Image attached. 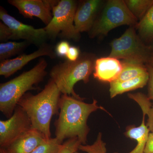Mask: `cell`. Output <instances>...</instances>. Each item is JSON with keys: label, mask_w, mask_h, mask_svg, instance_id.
Returning <instances> with one entry per match:
<instances>
[{"label": "cell", "mask_w": 153, "mask_h": 153, "mask_svg": "<svg viewBox=\"0 0 153 153\" xmlns=\"http://www.w3.org/2000/svg\"><path fill=\"white\" fill-rule=\"evenodd\" d=\"M47 65L46 60L41 58L32 69L10 81L1 83L0 111L5 116L11 117L22 97L28 91L37 89V85L47 75Z\"/></svg>", "instance_id": "3"}, {"label": "cell", "mask_w": 153, "mask_h": 153, "mask_svg": "<svg viewBox=\"0 0 153 153\" xmlns=\"http://www.w3.org/2000/svg\"><path fill=\"white\" fill-rule=\"evenodd\" d=\"M149 72L146 74L134 79L123 81H116L110 83L109 92L111 98L119 94L131 91L138 88H142L149 82Z\"/></svg>", "instance_id": "15"}, {"label": "cell", "mask_w": 153, "mask_h": 153, "mask_svg": "<svg viewBox=\"0 0 153 153\" xmlns=\"http://www.w3.org/2000/svg\"><path fill=\"white\" fill-rule=\"evenodd\" d=\"M138 22L124 1L109 0L100 16L97 18L88 34L91 38L106 36L113 29L123 25L136 27Z\"/></svg>", "instance_id": "6"}, {"label": "cell", "mask_w": 153, "mask_h": 153, "mask_svg": "<svg viewBox=\"0 0 153 153\" xmlns=\"http://www.w3.org/2000/svg\"><path fill=\"white\" fill-rule=\"evenodd\" d=\"M0 19L10 30L12 40L22 39L39 47L46 44L48 39L44 28L36 29L31 25L23 24L9 15L2 7L0 8Z\"/></svg>", "instance_id": "9"}, {"label": "cell", "mask_w": 153, "mask_h": 153, "mask_svg": "<svg viewBox=\"0 0 153 153\" xmlns=\"http://www.w3.org/2000/svg\"><path fill=\"white\" fill-rule=\"evenodd\" d=\"M143 41H153V5L135 27Z\"/></svg>", "instance_id": "18"}, {"label": "cell", "mask_w": 153, "mask_h": 153, "mask_svg": "<svg viewBox=\"0 0 153 153\" xmlns=\"http://www.w3.org/2000/svg\"><path fill=\"white\" fill-rule=\"evenodd\" d=\"M12 34L10 28L3 22H0V41L5 42L12 40Z\"/></svg>", "instance_id": "26"}, {"label": "cell", "mask_w": 153, "mask_h": 153, "mask_svg": "<svg viewBox=\"0 0 153 153\" xmlns=\"http://www.w3.org/2000/svg\"><path fill=\"white\" fill-rule=\"evenodd\" d=\"M148 72L149 73V87H148V97L151 100L153 101V67L147 64Z\"/></svg>", "instance_id": "27"}, {"label": "cell", "mask_w": 153, "mask_h": 153, "mask_svg": "<svg viewBox=\"0 0 153 153\" xmlns=\"http://www.w3.org/2000/svg\"><path fill=\"white\" fill-rule=\"evenodd\" d=\"M32 128L30 118L21 106L17 105L11 117L0 120V146L7 149L15 140Z\"/></svg>", "instance_id": "8"}, {"label": "cell", "mask_w": 153, "mask_h": 153, "mask_svg": "<svg viewBox=\"0 0 153 153\" xmlns=\"http://www.w3.org/2000/svg\"><path fill=\"white\" fill-rule=\"evenodd\" d=\"M72 96L62 94L60 102V112L55 120V138L63 144L65 140L77 137L82 145H86L90 128L87 120L92 113L98 109L105 111L93 99L91 103L84 102Z\"/></svg>", "instance_id": "1"}, {"label": "cell", "mask_w": 153, "mask_h": 153, "mask_svg": "<svg viewBox=\"0 0 153 153\" xmlns=\"http://www.w3.org/2000/svg\"><path fill=\"white\" fill-rule=\"evenodd\" d=\"M94 56L90 54H82L75 61L66 60L57 63L50 72L51 79L54 81L62 94L82 99L74 91L76 82H89L91 74L94 70Z\"/></svg>", "instance_id": "4"}, {"label": "cell", "mask_w": 153, "mask_h": 153, "mask_svg": "<svg viewBox=\"0 0 153 153\" xmlns=\"http://www.w3.org/2000/svg\"><path fill=\"white\" fill-rule=\"evenodd\" d=\"M135 27H130L120 38L111 43L109 57L124 61L148 64L153 54V47L147 46L137 35Z\"/></svg>", "instance_id": "5"}, {"label": "cell", "mask_w": 153, "mask_h": 153, "mask_svg": "<svg viewBox=\"0 0 153 153\" xmlns=\"http://www.w3.org/2000/svg\"><path fill=\"white\" fill-rule=\"evenodd\" d=\"M148 64L150 65V66H152L153 67V54L151 57L150 60Z\"/></svg>", "instance_id": "31"}, {"label": "cell", "mask_w": 153, "mask_h": 153, "mask_svg": "<svg viewBox=\"0 0 153 153\" xmlns=\"http://www.w3.org/2000/svg\"><path fill=\"white\" fill-rule=\"evenodd\" d=\"M122 68V63L119 59L109 56L100 57L95 60L94 76L99 81L110 83L117 80Z\"/></svg>", "instance_id": "13"}, {"label": "cell", "mask_w": 153, "mask_h": 153, "mask_svg": "<svg viewBox=\"0 0 153 153\" xmlns=\"http://www.w3.org/2000/svg\"><path fill=\"white\" fill-rule=\"evenodd\" d=\"M62 145L56 138H51L39 145L31 153H57Z\"/></svg>", "instance_id": "23"}, {"label": "cell", "mask_w": 153, "mask_h": 153, "mask_svg": "<svg viewBox=\"0 0 153 153\" xmlns=\"http://www.w3.org/2000/svg\"><path fill=\"white\" fill-rule=\"evenodd\" d=\"M79 150L84 153L76 152L75 153H106V144L102 140V134L99 133L94 142L91 145H81Z\"/></svg>", "instance_id": "22"}, {"label": "cell", "mask_w": 153, "mask_h": 153, "mask_svg": "<svg viewBox=\"0 0 153 153\" xmlns=\"http://www.w3.org/2000/svg\"><path fill=\"white\" fill-rule=\"evenodd\" d=\"M47 140L41 132L31 128L6 149L10 153H31Z\"/></svg>", "instance_id": "14"}, {"label": "cell", "mask_w": 153, "mask_h": 153, "mask_svg": "<svg viewBox=\"0 0 153 153\" xmlns=\"http://www.w3.org/2000/svg\"><path fill=\"white\" fill-rule=\"evenodd\" d=\"M59 1L52 0H9L8 2L16 8L25 18L37 17L47 26L52 19V8Z\"/></svg>", "instance_id": "10"}, {"label": "cell", "mask_w": 153, "mask_h": 153, "mask_svg": "<svg viewBox=\"0 0 153 153\" xmlns=\"http://www.w3.org/2000/svg\"><path fill=\"white\" fill-rule=\"evenodd\" d=\"M62 93L50 78L44 89L36 95L27 92L20 100L18 105L27 113L32 128L37 130L46 139L51 138L50 124L52 118L59 114Z\"/></svg>", "instance_id": "2"}, {"label": "cell", "mask_w": 153, "mask_h": 153, "mask_svg": "<svg viewBox=\"0 0 153 153\" xmlns=\"http://www.w3.org/2000/svg\"><path fill=\"white\" fill-rule=\"evenodd\" d=\"M129 98L139 105L143 114L148 117L146 125L151 133H153V105L148 96L141 93L131 94Z\"/></svg>", "instance_id": "19"}, {"label": "cell", "mask_w": 153, "mask_h": 153, "mask_svg": "<svg viewBox=\"0 0 153 153\" xmlns=\"http://www.w3.org/2000/svg\"><path fill=\"white\" fill-rule=\"evenodd\" d=\"M0 153H10L7 150V149L4 148H1L0 149Z\"/></svg>", "instance_id": "30"}, {"label": "cell", "mask_w": 153, "mask_h": 153, "mask_svg": "<svg viewBox=\"0 0 153 153\" xmlns=\"http://www.w3.org/2000/svg\"><path fill=\"white\" fill-rule=\"evenodd\" d=\"M31 44L27 41H9L0 44V60H8L11 57L22 53Z\"/></svg>", "instance_id": "20"}, {"label": "cell", "mask_w": 153, "mask_h": 153, "mask_svg": "<svg viewBox=\"0 0 153 153\" xmlns=\"http://www.w3.org/2000/svg\"><path fill=\"white\" fill-rule=\"evenodd\" d=\"M44 56H48L51 59H54L57 55L52 47L46 43L40 46L38 50L29 55L23 54L13 59L1 61L0 75L8 78L21 70L30 61Z\"/></svg>", "instance_id": "11"}, {"label": "cell", "mask_w": 153, "mask_h": 153, "mask_svg": "<svg viewBox=\"0 0 153 153\" xmlns=\"http://www.w3.org/2000/svg\"><path fill=\"white\" fill-rule=\"evenodd\" d=\"M144 153H153V133H150Z\"/></svg>", "instance_id": "29"}, {"label": "cell", "mask_w": 153, "mask_h": 153, "mask_svg": "<svg viewBox=\"0 0 153 153\" xmlns=\"http://www.w3.org/2000/svg\"><path fill=\"white\" fill-rule=\"evenodd\" d=\"M146 116V115L143 114L142 122L139 126H130L126 128L125 135L127 137L135 140L137 143L136 146L128 153H144L145 146L150 133L149 128L145 124Z\"/></svg>", "instance_id": "16"}, {"label": "cell", "mask_w": 153, "mask_h": 153, "mask_svg": "<svg viewBox=\"0 0 153 153\" xmlns=\"http://www.w3.org/2000/svg\"><path fill=\"white\" fill-rule=\"evenodd\" d=\"M101 0H87L78 4L74 19V25L79 33L89 32L97 18L102 7Z\"/></svg>", "instance_id": "12"}, {"label": "cell", "mask_w": 153, "mask_h": 153, "mask_svg": "<svg viewBox=\"0 0 153 153\" xmlns=\"http://www.w3.org/2000/svg\"><path fill=\"white\" fill-rule=\"evenodd\" d=\"M80 55V51L78 47L70 46L66 58L69 61H75L79 58Z\"/></svg>", "instance_id": "28"}, {"label": "cell", "mask_w": 153, "mask_h": 153, "mask_svg": "<svg viewBox=\"0 0 153 153\" xmlns=\"http://www.w3.org/2000/svg\"><path fill=\"white\" fill-rule=\"evenodd\" d=\"M124 1L129 10L139 22L153 5V0H126Z\"/></svg>", "instance_id": "21"}, {"label": "cell", "mask_w": 153, "mask_h": 153, "mask_svg": "<svg viewBox=\"0 0 153 153\" xmlns=\"http://www.w3.org/2000/svg\"><path fill=\"white\" fill-rule=\"evenodd\" d=\"M77 5L74 0H61L52 8V20L44 28L48 39L54 40L59 36L74 41L79 40L80 33L74 25Z\"/></svg>", "instance_id": "7"}, {"label": "cell", "mask_w": 153, "mask_h": 153, "mask_svg": "<svg viewBox=\"0 0 153 153\" xmlns=\"http://www.w3.org/2000/svg\"><path fill=\"white\" fill-rule=\"evenodd\" d=\"M82 143L77 137L66 140L57 153H75L79 150Z\"/></svg>", "instance_id": "24"}, {"label": "cell", "mask_w": 153, "mask_h": 153, "mask_svg": "<svg viewBox=\"0 0 153 153\" xmlns=\"http://www.w3.org/2000/svg\"><path fill=\"white\" fill-rule=\"evenodd\" d=\"M70 45L67 41H60L57 44L55 48L56 55L60 57H66Z\"/></svg>", "instance_id": "25"}, {"label": "cell", "mask_w": 153, "mask_h": 153, "mask_svg": "<svg viewBox=\"0 0 153 153\" xmlns=\"http://www.w3.org/2000/svg\"><path fill=\"white\" fill-rule=\"evenodd\" d=\"M123 68L115 81H123L134 79L148 73L146 65L135 62L123 60Z\"/></svg>", "instance_id": "17"}]
</instances>
